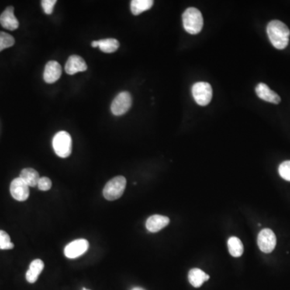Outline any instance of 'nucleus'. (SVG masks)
Segmentation results:
<instances>
[{
  "label": "nucleus",
  "mask_w": 290,
  "mask_h": 290,
  "mask_svg": "<svg viewBox=\"0 0 290 290\" xmlns=\"http://www.w3.org/2000/svg\"><path fill=\"white\" fill-rule=\"evenodd\" d=\"M267 33L270 42L276 49H284L289 42L290 30L281 21L273 20L267 26Z\"/></svg>",
  "instance_id": "nucleus-1"
},
{
  "label": "nucleus",
  "mask_w": 290,
  "mask_h": 290,
  "mask_svg": "<svg viewBox=\"0 0 290 290\" xmlns=\"http://www.w3.org/2000/svg\"><path fill=\"white\" fill-rule=\"evenodd\" d=\"M183 26L188 33L196 35L202 31L203 17L199 10L190 8L182 15Z\"/></svg>",
  "instance_id": "nucleus-2"
},
{
  "label": "nucleus",
  "mask_w": 290,
  "mask_h": 290,
  "mask_svg": "<svg viewBox=\"0 0 290 290\" xmlns=\"http://www.w3.org/2000/svg\"><path fill=\"white\" fill-rule=\"evenodd\" d=\"M126 184V178L122 176H118L110 180L103 189L104 198L108 201L119 199L125 192Z\"/></svg>",
  "instance_id": "nucleus-3"
},
{
  "label": "nucleus",
  "mask_w": 290,
  "mask_h": 290,
  "mask_svg": "<svg viewBox=\"0 0 290 290\" xmlns=\"http://www.w3.org/2000/svg\"><path fill=\"white\" fill-rule=\"evenodd\" d=\"M53 147L58 157L66 158L72 152V139L70 134L65 131L57 132L53 139Z\"/></svg>",
  "instance_id": "nucleus-4"
},
{
  "label": "nucleus",
  "mask_w": 290,
  "mask_h": 290,
  "mask_svg": "<svg viewBox=\"0 0 290 290\" xmlns=\"http://www.w3.org/2000/svg\"><path fill=\"white\" fill-rule=\"evenodd\" d=\"M192 94L195 102L198 105L205 107L211 102L213 96V91L209 83L199 81L193 86Z\"/></svg>",
  "instance_id": "nucleus-5"
},
{
  "label": "nucleus",
  "mask_w": 290,
  "mask_h": 290,
  "mask_svg": "<svg viewBox=\"0 0 290 290\" xmlns=\"http://www.w3.org/2000/svg\"><path fill=\"white\" fill-rule=\"evenodd\" d=\"M132 103V98L130 93L127 91L119 93L111 103V112L117 116L125 115L130 109Z\"/></svg>",
  "instance_id": "nucleus-6"
},
{
  "label": "nucleus",
  "mask_w": 290,
  "mask_h": 290,
  "mask_svg": "<svg viewBox=\"0 0 290 290\" xmlns=\"http://www.w3.org/2000/svg\"><path fill=\"white\" fill-rule=\"evenodd\" d=\"M257 243H258L260 251H262L263 253H270L275 248L276 244H277V237L271 229L266 228V229H263L259 233Z\"/></svg>",
  "instance_id": "nucleus-7"
},
{
  "label": "nucleus",
  "mask_w": 290,
  "mask_h": 290,
  "mask_svg": "<svg viewBox=\"0 0 290 290\" xmlns=\"http://www.w3.org/2000/svg\"><path fill=\"white\" fill-rule=\"evenodd\" d=\"M89 246L90 245H89V242L87 241V239H76L66 246L64 250L65 256L67 258H77L88 250Z\"/></svg>",
  "instance_id": "nucleus-8"
},
{
  "label": "nucleus",
  "mask_w": 290,
  "mask_h": 290,
  "mask_svg": "<svg viewBox=\"0 0 290 290\" xmlns=\"http://www.w3.org/2000/svg\"><path fill=\"white\" fill-rule=\"evenodd\" d=\"M10 192L14 199L24 202L29 198V187L20 177H16L11 183Z\"/></svg>",
  "instance_id": "nucleus-9"
},
{
  "label": "nucleus",
  "mask_w": 290,
  "mask_h": 290,
  "mask_svg": "<svg viewBox=\"0 0 290 290\" xmlns=\"http://www.w3.org/2000/svg\"><path fill=\"white\" fill-rule=\"evenodd\" d=\"M63 73L61 66L56 60H50L46 64L44 71V80L49 84L56 82Z\"/></svg>",
  "instance_id": "nucleus-10"
},
{
  "label": "nucleus",
  "mask_w": 290,
  "mask_h": 290,
  "mask_svg": "<svg viewBox=\"0 0 290 290\" xmlns=\"http://www.w3.org/2000/svg\"><path fill=\"white\" fill-rule=\"evenodd\" d=\"M66 73L74 75L78 72H84L87 70V65L82 57L78 55H72L69 57L65 66Z\"/></svg>",
  "instance_id": "nucleus-11"
},
{
  "label": "nucleus",
  "mask_w": 290,
  "mask_h": 290,
  "mask_svg": "<svg viewBox=\"0 0 290 290\" xmlns=\"http://www.w3.org/2000/svg\"><path fill=\"white\" fill-rule=\"evenodd\" d=\"M256 93L260 99L271 103L279 104L281 102V97L277 93L272 91L264 83H259L256 87Z\"/></svg>",
  "instance_id": "nucleus-12"
},
{
  "label": "nucleus",
  "mask_w": 290,
  "mask_h": 290,
  "mask_svg": "<svg viewBox=\"0 0 290 290\" xmlns=\"http://www.w3.org/2000/svg\"><path fill=\"white\" fill-rule=\"evenodd\" d=\"M0 24L4 29L14 31L19 28V21L14 15L13 7H8L0 15Z\"/></svg>",
  "instance_id": "nucleus-13"
},
{
  "label": "nucleus",
  "mask_w": 290,
  "mask_h": 290,
  "mask_svg": "<svg viewBox=\"0 0 290 290\" xmlns=\"http://www.w3.org/2000/svg\"><path fill=\"white\" fill-rule=\"evenodd\" d=\"M170 223V219L168 217L163 216V215H155L149 217L146 222V228L149 232L152 233L160 232L163 228L168 226Z\"/></svg>",
  "instance_id": "nucleus-14"
},
{
  "label": "nucleus",
  "mask_w": 290,
  "mask_h": 290,
  "mask_svg": "<svg viewBox=\"0 0 290 290\" xmlns=\"http://www.w3.org/2000/svg\"><path fill=\"white\" fill-rule=\"evenodd\" d=\"M45 264L40 259L34 260L30 264L29 270L26 273V279L28 282L33 284L37 281L38 277L43 271Z\"/></svg>",
  "instance_id": "nucleus-15"
},
{
  "label": "nucleus",
  "mask_w": 290,
  "mask_h": 290,
  "mask_svg": "<svg viewBox=\"0 0 290 290\" xmlns=\"http://www.w3.org/2000/svg\"><path fill=\"white\" fill-rule=\"evenodd\" d=\"M188 278L189 281L193 286L199 288L205 281L209 280L210 277L200 268H192L189 272Z\"/></svg>",
  "instance_id": "nucleus-16"
},
{
  "label": "nucleus",
  "mask_w": 290,
  "mask_h": 290,
  "mask_svg": "<svg viewBox=\"0 0 290 290\" xmlns=\"http://www.w3.org/2000/svg\"><path fill=\"white\" fill-rule=\"evenodd\" d=\"M19 177H20L21 179L23 180L29 187H36L40 178L39 173L34 169L32 168L24 169L21 171Z\"/></svg>",
  "instance_id": "nucleus-17"
},
{
  "label": "nucleus",
  "mask_w": 290,
  "mask_h": 290,
  "mask_svg": "<svg viewBox=\"0 0 290 290\" xmlns=\"http://www.w3.org/2000/svg\"><path fill=\"white\" fill-rule=\"evenodd\" d=\"M153 0H132L131 2V11L134 15H138L146 12L153 6Z\"/></svg>",
  "instance_id": "nucleus-18"
},
{
  "label": "nucleus",
  "mask_w": 290,
  "mask_h": 290,
  "mask_svg": "<svg viewBox=\"0 0 290 290\" xmlns=\"http://www.w3.org/2000/svg\"><path fill=\"white\" fill-rule=\"evenodd\" d=\"M228 250L233 257H239L243 253V245L239 238L232 236L228 239Z\"/></svg>",
  "instance_id": "nucleus-19"
},
{
  "label": "nucleus",
  "mask_w": 290,
  "mask_h": 290,
  "mask_svg": "<svg viewBox=\"0 0 290 290\" xmlns=\"http://www.w3.org/2000/svg\"><path fill=\"white\" fill-rule=\"evenodd\" d=\"M98 47L103 53H114L119 49V42L114 38H108V39L98 40Z\"/></svg>",
  "instance_id": "nucleus-20"
},
{
  "label": "nucleus",
  "mask_w": 290,
  "mask_h": 290,
  "mask_svg": "<svg viewBox=\"0 0 290 290\" xmlns=\"http://www.w3.org/2000/svg\"><path fill=\"white\" fill-rule=\"evenodd\" d=\"M15 45L13 36L4 32H0V52Z\"/></svg>",
  "instance_id": "nucleus-21"
},
{
  "label": "nucleus",
  "mask_w": 290,
  "mask_h": 290,
  "mask_svg": "<svg viewBox=\"0 0 290 290\" xmlns=\"http://www.w3.org/2000/svg\"><path fill=\"white\" fill-rule=\"evenodd\" d=\"M14 247L9 235L4 231L0 230V250H10Z\"/></svg>",
  "instance_id": "nucleus-22"
},
{
  "label": "nucleus",
  "mask_w": 290,
  "mask_h": 290,
  "mask_svg": "<svg viewBox=\"0 0 290 290\" xmlns=\"http://www.w3.org/2000/svg\"><path fill=\"white\" fill-rule=\"evenodd\" d=\"M278 172L283 179L290 181V160L281 163L279 166Z\"/></svg>",
  "instance_id": "nucleus-23"
},
{
  "label": "nucleus",
  "mask_w": 290,
  "mask_h": 290,
  "mask_svg": "<svg viewBox=\"0 0 290 290\" xmlns=\"http://www.w3.org/2000/svg\"><path fill=\"white\" fill-rule=\"evenodd\" d=\"M37 187L40 191H49L52 187L51 180L47 177H40V180L38 181Z\"/></svg>",
  "instance_id": "nucleus-24"
},
{
  "label": "nucleus",
  "mask_w": 290,
  "mask_h": 290,
  "mask_svg": "<svg viewBox=\"0 0 290 290\" xmlns=\"http://www.w3.org/2000/svg\"><path fill=\"white\" fill-rule=\"evenodd\" d=\"M56 4H57L56 0H43L42 1V5L44 12H46L47 15H51Z\"/></svg>",
  "instance_id": "nucleus-25"
},
{
  "label": "nucleus",
  "mask_w": 290,
  "mask_h": 290,
  "mask_svg": "<svg viewBox=\"0 0 290 290\" xmlns=\"http://www.w3.org/2000/svg\"><path fill=\"white\" fill-rule=\"evenodd\" d=\"M91 46H92L93 48L98 47V42H95V40H94V42L91 43Z\"/></svg>",
  "instance_id": "nucleus-26"
},
{
  "label": "nucleus",
  "mask_w": 290,
  "mask_h": 290,
  "mask_svg": "<svg viewBox=\"0 0 290 290\" xmlns=\"http://www.w3.org/2000/svg\"><path fill=\"white\" fill-rule=\"evenodd\" d=\"M132 290H145L143 288H139V287H136V288H132Z\"/></svg>",
  "instance_id": "nucleus-27"
},
{
  "label": "nucleus",
  "mask_w": 290,
  "mask_h": 290,
  "mask_svg": "<svg viewBox=\"0 0 290 290\" xmlns=\"http://www.w3.org/2000/svg\"><path fill=\"white\" fill-rule=\"evenodd\" d=\"M82 290H89V289H87V288H82Z\"/></svg>",
  "instance_id": "nucleus-28"
}]
</instances>
